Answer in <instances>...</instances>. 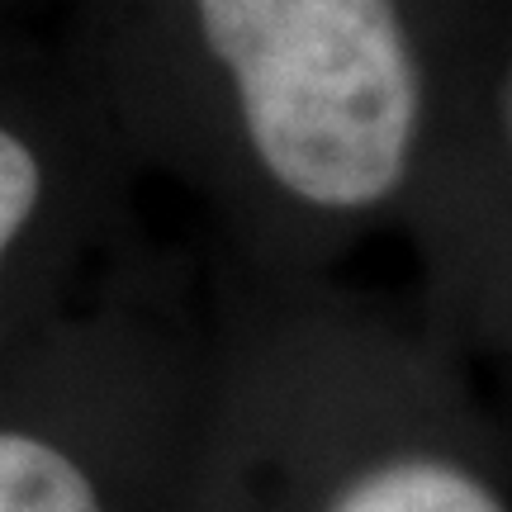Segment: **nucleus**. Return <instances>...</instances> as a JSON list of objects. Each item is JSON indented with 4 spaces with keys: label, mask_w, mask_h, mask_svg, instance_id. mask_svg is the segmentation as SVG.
I'll return each instance as SVG.
<instances>
[{
    "label": "nucleus",
    "mask_w": 512,
    "mask_h": 512,
    "mask_svg": "<svg viewBox=\"0 0 512 512\" xmlns=\"http://www.w3.org/2000/svg\"><path fill=\"white\" fill-rule=\"evenodd\" d=\"M195 19L280 190L318 209L399 190L422 114L399 0H195Z\"/></svg>",
    "instance_id": "nucleus-1"
},
{
    "label": "nucleus",
    "mask_w": 512,
    "mask_h": 512,
    "mask_svg": "<svg viewBox=\"0 0 512 512\" xmlns=\"http://www.w3.org/2000/svg\"><path fill=\"white\" fill-rule=\"evenodd\" d=\"M332 512H508L475 475L446 460H394L356 479Z\"/></svg>",
    "instance_id": "nucleus-2"
},
{
    "label": "nucleus",
    "mask_w": 512,
    "mask_h": 512,
    "mask_svg": "<svg viewBox=\"0 0 512 512\" xmlns=\"http://www.w3.org/2000/svg\"><path fill=\"white\" fill-rule=\"evenodd\" d=\"M0 512H100L91 479L48 441L0 432Z\"/></svg>",
    "instance_id": "nucleus-3"
},
{
    "label": "nucleus",
    "mask_w": 512,
    "mask_h": 512,
    "mask_svg": "<svg viewBox=\"0 0 512 512\" xmlns=\"http://www.w3.org/2000/svg\"><path fill=\"white\" fill-rule=\"evenodd\" d=\"M38 190H43V176H38L34 147L0 124V256L15 247L24 223L34 219Z\"/></svg>",
    "instance_id": "nucleus-4"
}]
</instances>
